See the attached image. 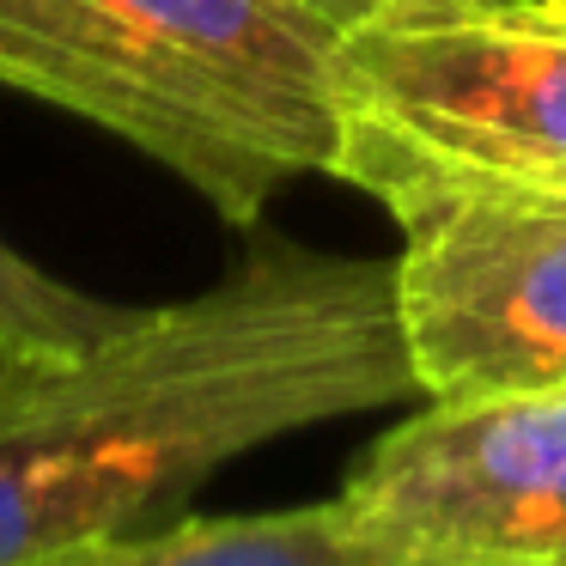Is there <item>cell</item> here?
<instances>
[{
    "mask_svg": "<svg viewBox=\"0 0 566 566\" xmlns=\"http://www.w3.org/2000/svg\"><path fill=\"white\" fill-rule=\"evenodd\" d=\"M402 396L390 256L256 238L201 293L0 371V566L171 524L238 457Z\"/></svg>",
    "mask_w": 566,
    "mask_h": 566,
    "instance_id": "1",
    "label": "cell"
},
{
    "mask_svg": "<svg viewBox=\"0 0 566 566\" xmlns=\"http://www.w3.org/2000/svg\"><path fill=\"white\" fill-rule=\"evenodd\" d=\"M342 31L311 0H0V86L256 232L293 184L335 177Z\"/></svg>",
    "mask_w": 566,
    "mask_h": 566,
    "instance_id": "2",
    "label": "cell"
},
{
    "mask_svg": "<svg viewBox=\"0 0 566 566\" xmlns=\"http://www.w3.org/2000/svg\"><path fill=\"white\" fill-rule=\"evenodd\" d=\"M335 184L396 226L566 196V0H384L342 31Z\"/></svg>",
    "mask_w": 566,
    "mask_h": 566,
    "instance_id": "3",
    "label": "cell"
},
{
    "mask_svg": "<svg viewBox=\"0 0 566 566\" xmlns=\"http://www.w3.org/2000/svg\"><path fill=\"white\" fill-rule=\"evenodd\" d=\"M335 500L402 566H566V378L420 396Z\"/></svg>",
    "mask_w": 566,
    "mask_h": 566,
    "instance_id": "4",
    "label": "cell"
},
{
    "mask_svg": "<svg viewBox=\"0 0 566 566\" xmlns=\"http://www.w3.org/2000/svg\"><path fill=\"white\" fill-rule=\"evenodd\" d=\"M390 274L420 396L566 378V196L432 208Z\"/></svg>",
    "mask_w": 566,
    "mask_h": 566,
    "instance_id": "5",
    "label": "cell"
},
{
    "mask_svg": "<svg viewBox=\"0 0 566 566\" xmlns=\"http://www.w3.org/2000/svg\"><path fill=\"white\" fill-rule=\"evenodd\" d=\"M19 566H402L342 512V500L281 505V512H184L135 536L80 542Z\"/></svg>",
    "mask_w": 566,
    "mask_h": 566,
    "instance_id": "6",
    "label": "cell"
},
{
    "mask_svg": "<svg viewBox=\"0 0 566 566\" xmlns=\"http://www.w3.org/2000/svg\"><path fill=\"white\" fill-rule=\"evenodd\" d=\"M123 317L128 305L80 293V286H67L62 274H50L43 262H31L25 250L0 238V371L67 354V347L92 342Z\"/></svg>",
    "mask_w": 566,
    "mask_h": 566,
    "instance_id": "7",
    "label": "cell"
},
{
    "mask_svg": "<svg viewBox=\"0 0 566 566\" xmlns=\"http://www.w3.org/2000/svg\"><path fill=\"white\" fill-rule=\"evenodd\" d=\"M311 7H323V13H329V19H342V25H354V19L378 13L384 0H311Z\"/></svg>",
    "mask_w": 566,
    "mask_h": 566,
    "instance_id": "8",
    "label": "cell"
}]
</instances>
